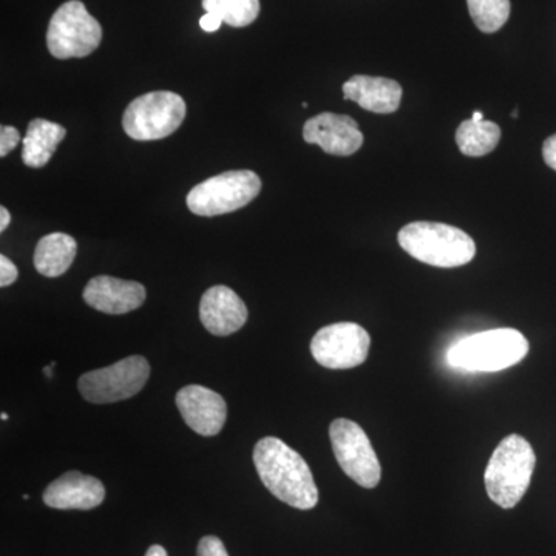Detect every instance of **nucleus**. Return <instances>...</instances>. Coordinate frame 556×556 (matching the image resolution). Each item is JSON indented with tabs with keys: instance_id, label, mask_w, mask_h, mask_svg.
Masks as SVG:
<instances>
[{
	"instance_id": "1",
	"label": "nucleus",
	"mask_w": 556,
	"mask_h": 556,
	"mask_svg": "<svg viewBox=\"0 0 556 556\" xmlns=\"http://www.w3.org/2000/svg\"><path fill=\"white\" fill-rule=\"evenodd\" d=\"M254 464L263 485L281 503L311 510L318 490L306 460L278 438H263L254 448Z\"/></svg>"
},
{
	"instance_id": "2",
	"label": "nucleus",
	"mask_w": 556,
	"mask_h": 556,
	"mask_svg": "<svg viewBox=\"0 0 556 556\" xmlns=\"http://www.w3.org/2000/svg\"><path fill=\"white\" fill-rule=\"evenodd\" d=\"M397 239L413 258L437 268H457L477 255L475 240L464 230L444 223H409L401 229Z\"/></svg>"
},
{
	"instance_id": "3",
	"label": "nucleus",
	"mask_w": 556,
	"mask_h": 556,
	"mask_svg": "<svg viewBox=\"0 0 556 556\" xmlns=\"http://www.w3.org/2000/svg\"><path fill=\"white\" fill-rule=\"evenodd\" d=\"M535 466V452L527 439L519 434L503 439L486 466V495L500 507L518 506L529 489Z\"/></svg>"
},
{
	"instance_id": "4",
	"label": "nucleus",
	"mask_w": 556,
	"mask_h": 556,
	"mask_svg": "<svg viewBox=\"0 0 556 556\" xmlns=\"http://www.w3.org/2000/svg\"><path fill=\"white\" fill-rule=\"evenodd\" d=\"M529 354V342L511 328L478 332L448 351V364L468 372H497L515 367Z\"/></svg>"
},
{
	"instance_id": "5",
	"label": "nucleus",
	"mask_w": 556,
	"mask_h": 556,
	"mask_svg": "<svg viewBox=\"0 0 556 556\" xmlns=\"http://www.w3.org/2000/svg\"><path fill=\"white\" fill-rule=\"evenodd\" d=\"M262 190V179L252 170H229L200 182L190 190L188 207L200 217H217L248 206Z\"/></svg>"
},
{
	"instance_id": "6",
	"label": "nucleus",
	"mask_w": 556,
	"mask_h": 556,
	"mask_svg": "<svg viewBox=\"0 0 556 556\" xmlns=\"http://www.w3.org/2000/svg\"><path fill=\"white\" fill-rule=\"evenodd\" d=\"M102 27L80 0L62 3L47 30V47L56 60L86 58L100 47Z\"/></svg>"
},
{
	"instance_id": "7",
	"label": "nucleus",
	"mask_w": 556,
	"mask_h": 556,
	"mask_svg": "<svg viewBox=\"0 0 556 556\" xmlns=\"http://www.w3.org/2000/svg\"><path fill=\"white\" fill-rule=\"evenodd\" d=\"M186 118V102L174 91H152L130 102L123 116L124 131L137 141L170 137Z\"/></svg>"
},
{
	"instance_id": "8",
	"label": "nucleus",
	"mask_w": 556,
	"mask_h": 556,
	"mask_svg": "<svg viewBox=\"0 0 556 556\" xmlns=\"http://www.w3.org/2000/svg\"><path fill=\"white\" fill-rule=\"evenodd\" d=\"M150 376V365L142 356H130L80 376V396L91 404H113L134 397L144 388Z\"/></svg>"
},
{
	"instance_id": "9",
	"label": "nucleus",
	"mask_w": 556,
	"mask_h": 556,
	"mask_svg": "<svg viewBox=\"0 0 556 556\" xmlns=\"http://www.w3.org/2000/svg\"><path fill=\"white\" fill-rule=\"evenodd\" d=\"M332 452L340 468L364 489H375L382 478L379 457L371 441L358 424L336 419L329 427Z\"/></svg>"
},
{
	"instance_id": "10",
	"label": "nucleus",
	"mask_w": 556,
	"mask_h": 556,
	"mask_svg": "<svg viewBox=\"0 0 556 556\" xmlns=\"http://www.w3.org/2000/svg\"><path fill=\"white\" fill-rule=\"evenodd\" d=\"M371 339L367 329L351 321L318 329L311 342L317 364L328 369H350L367 361Z\"/></svg>"
},
{
	"instance_id": "11",
	"label": "nucleus",
	"mask_w": 556,
	"mask_h": 556,
	"mask_svg": "<svg viewBox=\"0 0 556 556\" xmlns=\"http://www.w3.org/2000/svg\"><path fill=\"white\" fill-rule=\"evenodd\" d=\"M303 139L336 156L353 155L364 144V134L358 129L356 121L351 116L329 112L306 121Z\"/></svg>"
},
{
	"instance_id": "12",
	"label": "nucleus",
	"mask_w": 556,
	"mask_h": 556,
	"mask_svg": "<svg viewBox=\"0 0 556 556\" xmlns=\"http://www.w3.org/2000/svg\"><path fill=\"white\" fill-rule=\"evenodd\" d=\"M177 407L186 424L206 438L218 434L228 417L225 399L201 386L181 388L177 394Z\"/></svg>"
},
{
	"instance_id": "13",
	"label": "nucleus",
	"mask_w": 556,
	"mask_h": 556,
	"mask_svg": "<svg viewBox=\"0 0 556 556\" xmlns=\"http://www.w3.org/2000/svg\"><path fill=\"white\" fill-rule=\"evenodd\" d=\"M200 318L211 334L226 338L244 327L248 308L236 291L228 287H212L200 302Z\"/></svg>"
},
{
	"instance_id": "14",
	"label": "nucleus",
	"mask_w": 556,
	"mask_h": 556,
	"mask_svg": "<svg viewBox=\"0 0 556 556\" xmlns=\"http://www.w3.org/2000/svg\"><path fill=\"white\" fill-rule=\"evenodd\" d=\"M42 497L47 506L58 510H91L105 500V486L98 478L68 471L51 482Z\"/></svg>"
},
{
	"instance_id": "15",
	"label": "nucleus",
	"mask_w": 556,
	"mask_h": 556,
	"mask_svg": "<svg viewBox=\"0 0 556 556\" xmlns=\"http://www.w3.org/2000/svg\"><path fill=\"white\" fill-rule=\"evenodd\" d=\"M84 302L105 314H127L146 302V288L138 281L100 276L91 278L84 289Z\"/></svg>"
},
{
	"instance_id": "16",
	"label": "nucleus",
	"mask_w": 556,
	"mask_h": 556,
	"mask_svg": "<svg viewBox=\"0 0 556 556\" xmlns=\"http://www.w3.org/2000/svg\"><path fill=\"white\" fill-rule=\"evenodd\" d=\"M342 90L345 100L357 102L362 109L380 115L396 112L402 101V87L396 80L376 76H353L343 84Z\"/></svg>"
},
{
	"instance_id": "17",
	"label": "nucleus",
	"mask_w": 556,
	"mask_h": 556,
	"mask_svg": "<svg viewBox=\"0 0 556 556\" xmlns=\"http://www.w3.org/2000/svg\"><path fill=\"white\" fill-rule=\"evenodd\" d=\"M65 135L67 130L61 124L40 118L33 119L28 124L27 135L22 139V161L25 166L39 169L49 164Z\"/></svg>"
},
{
	"instance_id": "18",
	"label": "nucleus",
	"mask_w": 556,
	"mask_h": 556,
	"mask_svg": "<svg viewBox=\"0 0 556 556\" xmlns=\"http://www.w3.org/2000/svg\"><path fill=\"white\" fill-rule=\"evenodd\" d=\"M78 252V244L68 233L54 232L42 237L35 251V268L43 277H60L67 273Z\"/></svg>"
},
{
	"instance_id": "19",
	"label": "nucleus",
	"mask_w": 556,
	"mask_h": 556,
	"mask_svg": "<svg viewBox=\"0 0 556 556\" xmlns=\"http://www.w3.org/2000/svg\"><path fill=\"white\" fill-rule=\"evenodd\" d=\"M501 129L492 121L466 119L456 130L457 148L466 156H484L500 144Z\"/></svg>"
},
{
	"instance_id": "20",
	"label": "nucleus",
	"mask_w": 556,
	"mask_h": 556,
	"mask_svg": "<svg viewBox=\"0 0 556 556\" xmlns=\"http://www.w3.org/2000/svg\"><path fill=\"white\" fill-rule=\"evenodd\" d=\"M203 9L230 27L241 28L257 20L260 0H203Z\"/></svg>"
},
{
	"instance_id": "21",
	"label": "nucleus",
	"mask_w": 556,
	"mask_h": 556,
	"mask_svg": "<svg viewBox=\"0 0 556 556\" xmlns=\"http://www.w3.org/2000/svg\"><path fill=\"white\" fill-rule=\"evenodd\" d=\"M471 20L482 33H496L510 17V0H467Z\"/></svg>"
},
{
	"instance_id": "22",
	"label": "nucleus",
	"mask_w": 556,
	"mask_h": 556,
	"mask_svg": "<svg viewBox=\"0 0 556 556\" xmlns=\"http://www.w3.org/2000/svg\"><path fill=\"white\" fill-rule=\"evenodd\" d=\"M21 135L20 130L13 126H2L0 127V156L5 159L10 152H13L16 149V146L20 144Z\"/></svg>"
},
{
	"instance_id": "23",
	"label": "nucleus",
	"mask_w": 556,
	"mask_h": 556,
	"mask_svg": "<svg viewBox=\"0 0 556 556\" xmlns=\"http://www.w3.org/2000/svg\"><path fill=\"white\" fill-rule=\"evenodd\" d=\"M197 556H229L225 544L217 536L201 538Z\"/></svg>"
},
{
	"instance_id": "24",
	"label": "nucleus",
	"mask_w": 556,
	"mask_h": 556,
	"mask_svg": "<svg viewBox=\"0 0 556 556\" xmlns=\"http://www.w3.org/2000/svg\"><path fill=\"white\" fill-rule=\"evenodd\" d=\"M17 277H20V270L16 265L5 255H0V287H10L17 280Z\"/></svg>"
},
{
	"instance_id": "25",
	"label": "nucleus",
	"mask_w": 556,
	"mask_h": 556,
	"mask_svg": "<svg viewBox=\"0 0 556 556\" xmlns=\"http://www.w3.org/2000/svg\"><path fill=\"white\" fill-rule=\"evenodd\" d=\"M543 159L546 161L547 166L556 172V134L544 141Z\"/></svg>"
},
{
	"instance_id": "26",
	"label": "nucleus",
	"mask_w": 556,
	"mask_h": 556,
	"mask_svg": "<svg viewBox=\"0 0 556 556\" xmlns=\"http://www.w3.org/2000/svg\"><path fill=\"white\" fill-rule=\"evenodd\" d=\"M222 24H225V22H223L222 20H219L218 16H215V14L212 13L204 14V16L200 20V27L207 33H214L219 30Z\"/></svg>"
},
{
	"instance_id": "27",
	"label": "nucleus",
	"mask_w": 556,
	"mask_h": 556,
	"mask_svg": "<svg viewBox=\"0 0 556 556\" xmlns=\"http://www.w3.org/2000/svg\"><path fill=\"white\" fill-rule=\"evenodd\" d=\"M10 212L7 211V207H0V232H5L7 228L10 226Z\"/></svg>"
},
{
	"instance_id": "28",
	"label": "nucleus",
	"mask_w": 556,
	"mask_h": 556,
	"mask_svg": "<svg viewBox=\"0 0 556 556\" xmlns=\"http://www.w3.org/2000/svg\"><path fill=\"white\" fill-rule=\"evenodd\" d=\"M146 556H169L167 555L166 548L163 546H159V544H153V546L149 547L148 554Z\"/></svg>"
},
{
	"instance_id": "29",
	"label": "nucleus",
	"mask_w": 556,
	"mask_h": 556,
	"mask_svg": "<svg viewBox=\"0 0 556 556\" xmlns=\"http://www.w3.org/2000/svg\"><path fill=\"white\" fill-rule=\"evenodd\" d=\"M54 367H56V364H54V362H51L50 367L43 368V375H46L47 378H51V376H53V371H51V369H53Z\"/></svg>"
},
{
	"instance_id": "30",
	"label": "nucleus",
	"mask_w": 556,
	"mask_h": 556,
	"mask_svg": "<svg viewBox=\"0 0 556 556\" xmlns=\"http://www.w3.org/2000/svg\"><path fill=\"white\" fill-rule=\"evenodd\" d=\"M471 119H473V121H482V119H484V113H482V112H475L473 116H471Z\"/></svg>"
},
{
	"instance_id": "31",
	"label": "nucleus",
	"mask_w": 556,
	"mask_h": 556,
	"mask_svg": "<svg viewBox=\"0 0 556 556\" xmlns=\"http://www.w3.org/2000/svg\"><path fill=\"white\" fill-rule=\"evenodd\" d=\"M511 118H518L517 110H515V112H511Z\"/></svg>"
},
{
	"instance_id": "32",
	"label": "nucleus",
	"mask_w": 556,
	"mask_h": 556,
	"mask_svg": "<svg viewBox=\"0 0 556 556\" xmlns=\"http://www.w3.org/2000/svg\"><path fill=\"white\" fill-rule=\"evenodd\" d=\"M2 420H9V415H5V413H2Z\"/></svg>"
}]
</instances>
